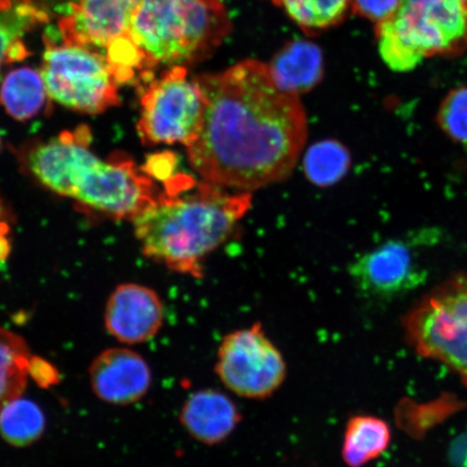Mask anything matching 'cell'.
I'll list each match as a JSON object with an SVG mask.
<instances>
[{
	"label": "cell",
	"mask_w": 467,
	"mask_h": 467,
	"mask_svg": "<svg viewBox=\"0 0 467 467\" xmlns=\"http://www.w3.org/2000/svg\"><path fill=\"white\" fill-rule=\"evenodd\" d=\"M195 80L206 110L200 137L186 150L202 179L249 192L287 179L307 139L300 98L280 90L255 60Z\"/></svg>",
	"instance_id": "cell-1"
},
{
	"label": "cell",
	"mask_w": 467,
	"mask_h": 467,
	"mask_svg": "<svg viewBox=\"0 0 467 467\" xmlns=\"http://www.w3.org/2000/svg\"><path fill=\"white\" fill-rule=\"evenodd\" d=\"M253 204L249 192H227L189 175L166 184L153 206L133 220L143 254L169 270L203 276V261L232 235Z\"/></svg>",
	"instance_id": "cell-2"
},
{
	"label": "cell",
	"mask_w": 467,
	"mask_h": 467,
	"mask_svg": "<svg viewBox=\"0 0 467 467\" xmlns=\"http://www.w3.org/2000/svg\"><path fill=\"white\" fill-rule=\"evenodd\" d=\"M230 31L221 0H142L130 27L133 43L154 68L201 60Z\"/></svg>",
	"instance_id": "cell-3"
},
{
	"label": "cell",
	"mask_w": 467,
	"mask_h": 467,
	"mask_svg": "<svg viewBox=\"0 0 467 467\" xmlns=\"http://www.w3.org/2000/svg\"><path fill=\"white\" fill-rule=\"evenodd\" d=\"M382 60L395 72L412 71L425 57L451 52L467 40L462 0H401L397 13L378 25Z\"/></svg>",
	"instance_id": "cell-4"
},
{
	"label": "cell",
	"mask_w": 467,
	"mask_h": 467,
	"mask_svg": "<svg viewBox=\"0 0 467 467\" xmlns=\"http://www.w3.org/2000/svg\"><path fill=\"white\" fill-rule=\"evenodd\" d=\"M45 39L42 73L51 99L86 114L119 105V81L104 52Z\"/></svg>",
	"instance_id": "cell-5"
},
{
	"label": "cell",
	"mask_w": 467,
	"mask_h": 467,
	"mask_svg": "<svg viewBox=\"0 0 467 467\" xmlns=\"http://www.w3.org/2000/svg\"><path fill=\"white\" fill-rule=\"evenodd\" d=\"M406 332L420 355L451 368L467 384V276L425 296L407 315Z\"/></svg>",
	"instance_id": "cell-6"
},
{
	"label": "cell",
	"mask_w": 467,
	"mask_h": 467,
	"mask_svg": "<svg viewBox=\"0 0 467 467\" xmlns=\"http://www.w3.org/2000/svg\"><path fill=\"white\" fill-rule=\"evenodd\" d=\"M206 104L188 69L175 66L146 84L138 132L145 145L182 144L186 149L202 130Z\"/></svg>",
	"instance_id": "cell-7"
},
{
	"label": "cell",
	"mask_w": 467,
	"mask_h": 467,
	"mask_svg": "<svg viewBox=\"0 0 467 467\" xmlns=\"http://www.w3.org/2000/svg\"><path fill=\"white\" fill-rule=\"evenodd\" d=\"M214 372L233 394L265 400L283 387L288 367L282 350L267 336L261 321H256L222 338Z\"/></svg>",
	"instance_id": "cell-8"
},
{
	"label": "cell",
	"mask_w": 467,
	"mask_h": 467,
	"mask_svg": "<svg viewBox=\"0 0 467 467\" xmlns=\"http://www.w3.org/2000/svg\"><path fill=\"white\" fill-rule=\"evenodd\" d=\"M161 192L153 179L130 157L99 160L81 178L74 200L113 219L134 220L153 206Z\"/></svg>",
	"instance_id": "cell-9"
},
{
	"label": "cell",
	"mask_w": 467,
	"mask_h": 467,
	"mask_svg": "<svg viewBox=\"0 0 467 467\" xmlns=\"http://www.w3.org/2000/svg\"><path fill=\"white\" fill-rule=\"evenodd\" d=\"M411 243L389 241L359 256L349 267L356 287L378 300L396 299L421 287L428 273Z\"/></svg>",
	"instance_id": "cell-10"
},
{
	"label": "cell",
	"mask_w": 467,
	"mask_h": 467,
	"mask_svg": "<svg viewBox=\"0 0 467 467\" xmlns=\"http://www.w3.org/2000/svg\"><path fill=\"white\" fill-rule=\"evenodd\" d=\"M142 0H79L49 28L45 38L104 52L117 39L128 36L132 17Z\"/></svg>",
	"instance_id": "cell-11"
},
{
	"label": "cell",
	"mask_w": 467,
	"mask_h": 467,
	"mask_svg": "<svg viewBox=\"0 0 467 467\" xmlns=\"http://www.w3.org/2000/svg\"><path fill=\"white\" fill-rule=\"evenodd\" d=\"M90 143L91 133L86 126L64 131L28 154L29 171L47 189L74 198L83 175L100 160L90 150Z\"/></svg>",
	"instance_id": "cell-12"
},
{
	"label": "cell",
	"mask_w": 467,
	"mask_h": 467,
	"mask_svg": "<svg viewBox=\"0 0 467 467\" xmlns=\"http://www.w3.org/2000/svg\"><path fill=\"white\" fill-rule=\"evenodd\" d=\"M105 328L124 344L144 343L160 334L165 323V306L154 289L122 284L110 295L104 315Z\"/></svg>",
	"instance_id": "cell-13"
},
{
	"label": "cell",
	"mask_w": 467,
	"mask_h": 467,
	"mask_svg": "<svg viewBox=\"0 0 467 467\" xmlns=\"http://www.w3.org/2000/svg\"><path fill=\"white\" fill-rule=\"evenodd\" d=\"M89 376L98 399L115 406L141 400L153 382L148 361L127 348L105 349L93 360Z\"/></svg>",
	"instance_id": "cell-14"
},
{
	"label": "cell",
	"mask_w": 467,
	"mask_h": 467,
	"mask_svg": "<svg viewBox=\"0 0 467 467\" xmlns=\"http://www.w3.org/2000/svg\"><path fill=\"white\" fill-rule=\"evenodd\" d=\"M243 414L229 395L215 389L191 393L179 412V421L192 440L204 446L221 445L241 424Z\"/></svg>",
	"instance_id": "cell-15"
},
{
	"label": "cell",
	"mask_w": 467,
	"mask_h": 467,
	"mask_svg": "<svg viewBox=\"0 0 467 467\" xmlns=\"http://www.w3.org/2000/svg\"><path fill=\"white\" fill-rule=\"evenodd\" d=\"M267 67L280 90L300 98L323 79V52L315 44L296 40L285 46Z\"/></svg>",
	"instance_id": "cell-16"
},
{
	"label": "cell",
	"mask_w": 467,
	"mask_h": 467,
	"mask_svg": "<svg viewBox=\"0 0 467 467\" xmlns=\"http://www.w3.org/2000/svg\"><path fill=\"white\" fill-rule=\"evenodd\" d=\"M48 97L42 73L31 67L14 69L0 86V102L19 121L42 114L48 107Z\"/></svg>",
	"instance_id": "cell-17"
},
{
	"label": "cell",
	"mask_w": 467,
	"mask_h": 467,
	"mask_svg": "<svg viewBox=\"0 0 467 467\" xmlns=\"http://www.w3.org/2000/svg\"><path fill=\"white\" fill-rule=\"evenodd\" d=\"M49 21V14L34 0H17L0 13V69L10 63L25 60L29 51L23 36Z\"/></svg>",
	"instance_id": "cell-18"
},
{
	"label": "cell",
	"mask_w": 467,
	"mask_h": 467,
	"mask_svg": "<svg viewBox=\"0 0 467 467\" xmlns=\"http://www.w3.org/2000/svg\"><path fill=\"white\" fill-rule=\"evenodd\" d=\"M389 426L372 416L350 418L344 431L342 459L348 467H361L379 457L389 446Z\"/></svg>",
	"instance_id": "cell-19"
},
{
	"label": "cell",
	"mask_w": 467,
	"mask_h": 467,
	"mask_svg": "<svg viewBox=\"0 0 467 467\" xmlns=\"http://www.w3.org/2000/svg\"><path fill=\"white\" fill-rule=\"evenodd\" d=\"M350 167L348 150L337 140L314 143L303 159V171L309 182L328 188L346 177Z\"/></svg>",
	"instance_id": "cell-20"
},
{
	"label": "cell",
	"mask_w": 467,
	"mask_h": 467,
	"mask_svg": "<svg viewBox=\"0 0 467 467\" xmlns=\"http://www.w3.org/2000/svg\"><path fill=\"white\" fill-rule=\"evenodd\" d=\"M44 430V412L32 400L16 397L0 409V433L11 445H31L39 440Z\"/></svg>",
	"instance_id": "cell-21"
},
{
	"label": "cell",
	"mask_w": 467,
	"mask_h": 467,
	"mask_svg": "<svg viewBox=\"0 0 467 467\" xmlns=\"http://www.w3.org/2000/svg\"><path fill=\"white\" fill-rule=\"evenodd\" d=\"M31 367L26 342L0 328V405L23 392Z\"/></svg>",
	"instance_id": "cell-22"
},
{
	"label": "cell",
	"mask_w": 467,
	"mask_h": 467,
	"mask_svg": "<svg viewBox=\"0 0 467 467\" xmlns=\"http://www.w3.org/2000/svg\"><path fill=\"white\" fill-rule=\"evenodd\" d=\"M306 32L324 31L338 25L347 15L349 0H272Z\"/></svg>",
	"instance_id": "cell-23"
},
{
	"label": "cell",
	"mask_w": 467,
	"mask_h": 467,
	"mask_svg": "<svg viewBox=\"0 0 467 467\" xmlns=\"http://www.w3.org/2000/svg\"><path fill=\"white\" fill-rule=\"evenodd\" d=\"M437 120L449 138L467 145V87L457 88L443 99Z\"/></svg>",
	"instance_id": "cell-24"
},
{
	"label": "cell",
	"mask_w": 467,
	"mask_h": 467,
	"mask_svg": "<svg viewBox=\"0 0 467 467\" xmlns=\"http://www.w3.org/2000/svg\"><path fill=\"white\" fill-rule=\"evenodd\" d=\"M401 0H349L356 13L376 22L377 25L388 21L399 10Z\"/></svg>",
	"instance_id": "cell-25"
},
{
	"label": "cell",
	"mask_w": 467,
	"mask_h": 467,
	"mask_svg": "<svg viewBox=\"0 0 467 467\" xmlns=\"http://www.w3.org/2000/svg\"><path fill=\"white\" fill-rule=\"evenodd\" d=\"M79 0H42L40 5L47 11V13L57 14L60 16H64L69 13L76 4Z\"/></svg>",
	"instance_id": "cell-26"
},
{
	"label": "cell",
	"mask_w": 467,
	"mask_h": 467,
	"mask_svg": "<svg viewBox=\"0 0 467 467\" xmlns=\"http://www.w3.org/2000/svg\"><path fill=\"white\" fill-rule=\"evenodd\" d=\"M451 459L461 467H467V433L460 436L451 447Z\"/></svg>",
	"instance_id": "cell-27"
},
{
	"label": "cell",
	"mask_w": 467,
	"mask_h": 467,
	"mask_svg": "<svg viewBox=\"0 0 467 467\" xmlns=\"http://www.w3.org/2000/svg\"><path fill=\"white\" fill-rule=\"evenodd\" d=\"M9 231L10 226L8 222L0 223V262L7 260L10 254Z\"/></svg>",
	"instance_id": "cell-28"
},
{
	"label": "cell",
	"mask_w": 467,
	"mask_h": 467,
	"mask_svg": "<svg viewBox=\"0 0 467 467\" xmlns=\"http://www.w3.org/2000/svg\"><path fill=\"white\" fill-rule=\"evenodd\" d=\"M9 218V213L7 212V208H5L2 200H0V223L3 222H7Z\"/></svg>",
	"instance_id": "cell-29"
},
{
	"label": "cell",
	"mask_w": 467,
	"mask_h": 467,
	"mask_svg": "<svg viewBox=\"0 0 467 467\" xmlns=\"http://www.w3.org/2000/svg\"><path fill=\"white\" fill-rule=\"evenodd\" d=\"M17 2V0H0V13L8 10Z\"/></svg>",
	"instance_id": "cell-30"
},
{
	"label": "cell",
	"mask_w": 467,
	"mask_h": 467,
	"mask_svg": "<svg viewBox=\"0 0 467 467\" xmlns=\"http://www.w3.org/2000/svg\"><path fill=\"white\" fill-rule=\"evenodd\" d=\"M462 3L464 4L465 7L467 8V0H462Z\"/></svg>",
	"instance_id": "cell-31"
},
{
	"label": "cell",
	"mask_w": 467,
	"mask_h": 467,
	"mask_svg": "<svg viewBox=\"0 0 467 467\" xmlns=\"http://www.w3.org/2000/svg\"><path fill=\"white\" fill-rule=\"evenodd\" d=\"M0 145H2V137H0Z\"/></svg>",
	"instance_id": "cell-32"
}]
</instances>
